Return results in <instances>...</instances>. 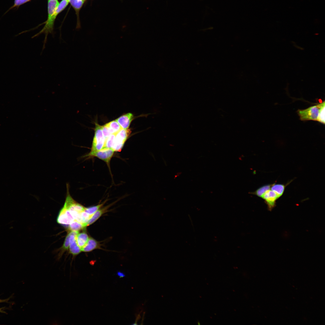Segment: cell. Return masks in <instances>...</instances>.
Here are the masks:
<instances>
[{"label": "cell", "mask_w": 325, "mask_h": 325, "mask_svg": "<svg viewBox=\"0 0 325 325\" xmlns=\"http://www.w3.org/2000/svg\"><path fill=\"white\" fill-rule=\"evenodd\" d=\"M69 3L68 0H62L59 3L55 11L50 19L46 20L45 24L42 29L38 33L35 35L32 38L37 36L43 33L45 34V38L43 42L42 50L45 48L47 39V36L49 33L53 34L54 23L58 14L65 9Z\"/></svg>", "instance_id": "obj_1"}, {"label": "cell", "mask_w": 325, "mask_h": 325, "mask_svg": "<svg viewBox=\"0 0 325 325\" xmlns=\"http://www.w3.org/2000/svg\"><path fill=\"white\" fill-rule=\"evenodd\" d=\"M325 106L324 101L321 103L311 106L304 110H298L297 112L302 121H317L320 110Z\"/></svg>", "instance_id": "obj_2"}, {"label": "cell", "mask_w": 325, "mask_h": 325, "mask_svg": "<svg viewBox=\"0 0 325 325\" xmlns=\"http://www.w3.org/2000/svg\"><path fill=\"white\" fill-rule=\"evenodd\" d=\"M67 195L64 206L68 209L75 220L81 212L84 211L85 207L72 198L69 193V186L67 184Z\"/></svg>", "instance_id": "obj_3"}, {"label": "cell", "mask_w": 325, "mask_h": 325, "mask_svg": "<svg viewBox=\"0 0 325 325\" xmlns=\"http://www.w3.org/2000/svg\"><path fill=\"white\" fill-rule=\"evenodd\" d=\"M94 135L92 144L91 151H97L104 148L105 139L104 136L101 126L95 123Z\"/></svg>", "instance_id": "obj_4"}, {"label": "cell", "mask_w": 325, "mask_h": 325, "mask_svg": "<svg viewBox=\"0 0 325 325\" xmlns=\"http://www.w3.org/2000/svg\"><path fill=\"white\" fill-rule=\"evenodd\" d=\"M131 132L130 129H122L116 134L115 141L111 148L115 151H120Z\"/></svg>", "instance_id": "obj_5"}, {"label": "cell", "mask_w": 325, "mask_h": 325, "mask_svg": "<svg viewBox=\"0 0 325 325\" xmlns=\"http://www.w3.org/2000/svg\"><path fill=\"white\" fill-rule=\"evenodd\" d=\"M114 151L112 148H104L97 151H90L85 157H96L104 161L108 165Z\"/></svg>", "instance_id": "obj_6"}, {"label": "cell", "mask_w": 325, "mask_h": 325, "mask_svg": "<svg viewBox=\"0 0 325 325\" xmlns=\"http://www.w3.org/2000/svg\"><path fill=\"white\" fill-rule=\"evenodd\" d=\"M74 220L68 209L64 206L57 217V222L60 224L67 225L69 224Z\"/></svg>", "instance_id": "obj_7"}, {"label": "cell", "mask_w": 325, "mask_h": 325, "mask_svg": "<svg viewBox=\"0 0 325 325\" xmlns=\"http://www.w3.org/2000/svg\"><path fill=\"white\" fill-rule=\"evenodd\" d=\"M79 231H70L69 234V249L70 253L73 255L79 254L81 251V249L77 245L76 237Z\"/></svg>", "instance_id": "obj_8"}, {"label": "cell", "mask_w": 325, "mask_h": 325, "mask_svg": "<svg viewBox=\"0 0 325 325\" xmlns=\"http://www.w3.org/2000/svg\"><path fill=\"white\" fill-rule=\"evenodd\" d=\"M265 200L270 210L275 206L276 201L278 198L276 193L271 190L267 191L261 197Z\"/></svg>", "instance_id": "obj_9"}, {"label": "cell", "mask_w": 325, "mask_h": 325, "mask_svg": "<svg viewBox=\"0 0 325 325\" xmlns=\"http://www.w3.org/2000/svg\"><path fill=\"white\" fill-rule=\"evenodd\" d=\"M133 117V115L132 113H128L120 116L116 120L122 129H126L129 128Z\"/></svg>", "instance_id": "obj_10"}, {"label": "cell", "mask_w": 325, "mask_h": 325, "mask_svg": "<svg viewBox=\"0 0 325 325\" xmlns=\"http://www.w3.org/2000/svg\"><path fill=\"white\" fill-rule=\"evenodd\" d=\"M100 245L98 243L94 238L90 237L88 240L85 245L81 249V251L88 252H91L93 250L99 248Z\"/></svg>", "instance_id": "obj_11"}, {"label": "cell", "mask_w": 325, "mask_h": 325, "mask_svg": "<svg viewBox=\"0 0 325 325\" xmlns=\"http://www.w3.org/2000/svg\"><path fill=\"white\" fill-rule=\"evenodd\" d=\"M89 239L88 236L85 232L79 233L76 237L77 244L82 249L86 244Z\"/></svg>", "instance_id": "obj_12"}, {"label": "cell", "mask_w": 325, "mask_h": 325, "mask_svg": "<svg viewBox=\"0 0 325 325\" xmlns=\"http://www.w3.org/2000/svg\"><path fill=\"white\" fill-rule=\"evenodd\" d=\"M111 134H116L122 128L116 120L110 122L105 125Z\"/></svg>", "instance_id": "obj_13"}, {"label": "cell", "mask_w": 325, "mask_h": 325, "mask_svg": "<svg viewBox=\"0 0 325 325\" xmlns=\"http://www.w3.org/2000/svg\"><path fill=\"white\" fill-rule=\"evenodd\" d=\"M107 207H105L102 209H100L92 215L86 224L85 226H88L96 221L100 217L106 212Z\"/></svg>", "instance_id": "obj_14"}, {"label": "cell", "mask_w": 325, "mask_h": 325, "mask_svg": "<svg viewBox=\"0 0 325 325\" xmlns=\"http://www.w3.org/2000/svg\"><path fill=\"white\" fill-rule=\"evenodd\" d=\"M286 185L282 184L274 183L271 185V190L274 192L278 198L283 194Z\"/></svg>", "instance_id": "obj_15"}, {"label": "cell", "mask_w": 325, "mask_h": 325, "mask_svg": "<svg viewBox=\"0 0 325 325\" xmlns=\"http://www.w3.org/2000/svg\"><path fill=\"white\" fill-rule=\"evenodd\" d=\"M91 215L83 211L79 214L75 220L83 224L86 227L85 224L90 219Z\"/></svg>", "instance_id": "obj_16"}, {"label": "cell", "mask_w": 325, "mask_h": 325, "mask_svg": "<svg viewBox=\"0 0 325 325\" xmlns=\"http://www.w3.org/2000/svg\"><path fill=\"white\" fill-rule=\"evenodd\" d=\"M85 227L83 224L74 220L69 224L68 229L70 231H79Z\"/></svg>", "instance_id": "obj_17"}, {"label": "cell", "mask_w": 325, "mask_h": 325, "mask_svg": "<svg viewBox=\"0 0 325 325\" xmlns=\"http://www.w3.org/2000/svg\"><path fill=\"white\" fill-rule=\"evenodd\" d=\"M271 185V184H267L262 186L252 192V193L261 198L267 191L270 189Z\"/></svg>", "instance_id": "obj_18"}, {"label": "cell", "mask_w": 325, "mask_h": 325, "mask_svg": "<svg viewBox=\"0 0 325 325\" xmlns=\"http://www.w3.org/2000/svg\"><path fill=\"white\" fill-rule=\"evenodd\" d=\"M115 136L116 134H111L106 139L104 148H112L115 141Z\"/></svg>", "instance_id": "obj_19"}, {"label": "cell", "mask_w": 325, "mask_h": 325, "mask_svg": "<svg viewBox=\"0 0 325 325\" xmlns=\"http://www.w3.org/2000/svg\"><path fill=\"white\" fill-rule=\"evenodd\" d=\"M76 12L79 11L85 0H68Z\"/></svg>", "instance_id": "obj_20"}, {"label": "cell", "mask_w": 325, "mask_h": 325, "mask_svg": "<svg viewBox=\"0 0 325 325\" xmlns=\"http://www.w3.org/2000/svg\"><path fill=\"white\" fill-rule=\"evenodd\" d=\"M104 204V203H103L88 208L85 207L84 211L89 214L92 215L97 210L100 209Z\"/></svg>", "instance_id": "obj_21"}, {"label": "cell", "mask_w": 325, "mask_h": 325, "mask_svg": "<svg viewBox=\"0 0 325 325\" xmlns=\"http://www.w3.org/2000/svg\"><path fill=\"white\" fill-rule=\"evenodd\" d=\"M317 121L323 124H325V106L321 109Z\"/></svg>", "instance_id": "obj_22"}, {"label": "cell", "mask_w": 325, "mask_h": 325, "mask_svg": "<svg viewBox=\"0 0 325 325\" xmlns=\"http://www.w3.org/2000/svg\"><path fill=\"white\" fill-rule=\"evenodd\" d=\"M30 0H14L13 5L10 8V9L15 7H18L20 5Z\"/></svg>", "instance_id": "obj_23"}, {"label": "cell", "mask_w": 325, "mask_h": 325, "mask_svg": "<svg viewBox=\"0 0 325 325\" xmlns=\"http://www.w3.org/2000/svg\"><path fill=\"white\" fill-rule=\"evenodd\" d=\"M101 129L105 140L111 134L108 128L105 125L101 126Z\"/></svg>", "instance_id": "obj_24"}, {"label": "cell", "mask_w": 325, "mask_h": 325, "mask_svg": "<svg viewBox=\"0 0 325 325\" xmlns=\"http://www.w3.org/2000/svg\"><path fill=\"white\" fill-rule=\"evenodd\" d=\"M69 233L66 237L64 242L62 248L64 250H67L69 248Z\"/></svg>", "instance_id": "obj_25"}, {"label": "cell", "mask_w": 325, "mask_h": 325, "mask_svg": "<svg viewBox=\"0 0 325 325\" xmlns=\"http://www.w3.org/2000/svg\"><path fill=\"white\" fill-rule=\"evenodd\" d=\"M116 274L120 277H122L125 276V274L123 272L120 271H118Z\"/></svg>", "instance_id": "obj_26"}, {"label": "cell", "mask_w": 325, "mask_h": 325, "mask_svg": "<svg viewBox=\"0 0 325 325\" xmlns=\"http://www.w3.org/2000/svg\"><path fill=\"white\" fill-rule=\"evenodd\" d=\"M8 300L7 299L5 300H1L0 299V302H4L7 301Z\"/></svg>", "instance_id": "obj_27"}, {"label": "cell", "mask_w": 325, "mask_h": 325, "mask_svg": "<svg viewBox=\"0 0 325 325\" xmlns=\"http://www.w3.org/2000/svg\"></svg>", "instance_id": "obj_28"}]
</instances>
